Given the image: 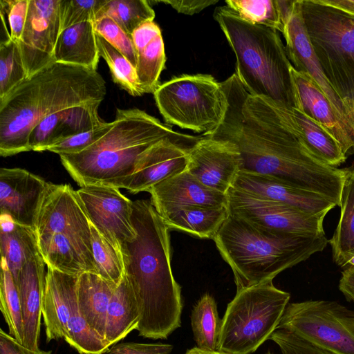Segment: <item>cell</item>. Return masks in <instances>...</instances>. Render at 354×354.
<instances>
[{
  "label": "cell",
  "mask_w": 354,
  "mask_h": 354,
  "mask_svg": "<svg viewBox=\"0 0 354 354\" xmlns=\"http://www.w3.org/2000/svg\"><path fill=\"white\" fill-rule=\"evenodd\" d=\"M147 192L162 218L189 207L227 205L226 194L204 185L187 169L152 186Z\"/></svg>",
  "instance_id": "18"
},
{
  "label": "cell",
  "mask_w": 354,
  "mask_h": 354,
  "mask_svg": "<svg viewBox=\"0 0 354 354\" xmlns=\"http://www.w3.org/2000/svg\"><path fill=\"white\" fill-rule=\"evenodd\" d=\"M156 106L168 124L207 133L222 122L228 105L221 82L207 74H184L159 85Z\"/></svg>",
  "instance_id": "9"
},
{
  "label": "cell",
  "mask_w": 354,
  "mask_h": 354,
  "mask_svg": "<svg viewBox=\"0 0 354 354\" xmlns=\"http://www.w3.org/2000/svg\"><path fill=\"white\" fill-rule=\"evenodd\" d=\"M137 53L136 66L142 93H153L159 86V78L166 61L164 41L159 27L141 32L133 38Z\"/></svg>",
  "instance_id": "30"
},
{
  "label": "cell",
  "mask_w": 354,
  "mask_h": 354,
  "mask_svg": "<svg viewBox=\"0 0 354 354\" xmlns=\"http://www.w3.org/2000/svg\"><path fill=\"white\" fill-rule=\"evenodd\" d=\"M189 149L171 139L156 143L138 159L125 189L131 194L147 192L157 183L185 171Z\"/></svg>",
  "instance_id": "19"
},
{
  "label": "cell",
  "mask_w": 354,
  "mask_h": 354,
  "mask_svg": "<svg viewBox=\"0 0 354 354\" xmlns=\"http://www.w3.org/2000/svg\"><path fill=\"white\" fill-rule=\"evenodd\" d=\"M227 196L229 214L256 226L282 234L325 236L326 215L311 214L233 187Z\"/></svg>",
  "instance_id": "11"
},
{
  "label": "cell",
  "mask_w": 354,
  "mask_h": 354,
  "mask_svg": "<svg viewBox=\"0 0 354 354\" xmlns=\"http://www.w3.org/2000/svg\"><path fill=\"white\" fill-rule=\"evenodd\" d=\"M233 187L285 203L314 215H326L336 204L330 198L283 183L275 178L239 171Z\"/></svg>",
  "instance_id": "21"
},
{
  "label": "cell",
  "mask_w": 354,
  "mask_h": 354,
  "mask_svg": "<svg viewBox=\"0 0 354 354\" xmlns=\"http://www.w3.org/2000/svg\"><path fill=\"white\" fill-rule=\"evenodd\" d=\"M172 349L171 344L124 342L112 346L104 354H169Z\"/></svg>",
  "instance_id": "45"
},
{
  "label": "cell",
  "mask_w": 354,
  "mask_h": 354,
  "mask_svg": "<svg viewBox=\"0 0 354 354\" xmlns=\"http://www.w3.org/2000/svg\"><path fill=\"white\" fill-rule=\"evenodd\" d=\"M277 328L334 354H354V312L336 301L289 304Z\"/></svg>",
  "instance_id": "10"
},
{
  "label": "cell",
  "mask_w": 354,
  "mask_h": 354,
  "mask_svg": "<svg viewBox=\"0 0 354 354\" xmlns=\"http://www.w3.org/2000/svg\"><path fill=\"white\" fill-rule=\"evenodd\" d=\"M221 83L228 102L225 117L203 137L232 143L240 156V171L275 178L339 206L347 170L313 156L266 100L249 94L235 73Z\"/></svg>",
  "instance_id": "1"
},
{
  "label": "cell",
  "mask_w": 354,
  "mask_h": 354,
  "mask_svg": "<svg viewBox=\"0 0 354 354\" xmlns=\"http://www.w3.org/2000/svg\"><path fill=\"white\" fill-rule=\"evenodd\" d=\"M106 0H61V31L72 26L93 21Z\"/></svg>",
  "instance_id": "41"
},
{
  "label": "cell",
  "mask_w": 354,
  "mask_h": 354,
  "mask_svg": "<svg viewBox=\"0 0 354 354\" xmlns=\"http://www.w3.org/2000/svg\"><path fill=\"white\" fill-rule=\"evenodd\" d=\"M266 354H272V353H266Z\"/></svg>",
  "instance_id": "53"
},
{
  "label": "cell",
  "mask_w": 354,
  "mask_h": 354,
  "mask_svg": "<svg viewBox=\"0 0 354 354\" xmlns=\"http://www.w3.org/2000/svg\"><path fill=\"white\" fill-rule=\"evenodd\" d=\"M77 277L47 266L42 304L47 343L64 339L68 335L69 321L77 306Z\"/></svg>",
  "instance_id": "22"
},
{
  "label": "cell",
  "mask_w": 354,
  "mask_h": 354,
  "mask_svg": "<svg viewBox=\"0 0 354 354\" xmlns=\"http://www.w3.org/2000/svg\"><path fill=\"white\" fill-rule=\"evenodd\" d=\"M48 185L44 178L24 169L1 168V215L35 230Z\"/></svg>",
  "instance_id": "17"
},
{
  "label": "cell",
  "mask_w": 354,
  "mask_h": 354,
  "mask_svg": "<svg viewBox=\"0 0 354 354\" xmlns=\"http://www.w3.org/2000/svg\"><path fill=\"white\" fill-rule=\"evenodd\" d=\"M317 3L339 10L354 17V0H315Z\"/></svg>",
  "instance_id": "49"
},
{
  "label": "cell",
  "mask_w": 354,
  "mask_h": 354,
  "mask_svg": "<svg viewBox=\"0 0 354 354\" xmlns=\"http://www.w3.org/2000/svg\"><path fill=\"white\" fill-rule=\"evenodd\" d=\"M213 240L233 272L237 290L272 281L328 243L325 236L278 233L230 214Z\"/></svg>",
  "instance_id": "5"
},
{
  "label": "cell",
  "mask_w": 354,
  "mask_h": 354,
  "mask_svg": "<svg viewBox=\"0 0 354 354\" xmlns=\"http://www.w3.org/2000/svg\"><path fill=\"white\" fill-rule=\"evenodd\" d=\"M347 119L351 136L354 141V105L347 110Z\"/></svg>",
  "instance_id": "51"
},
{
  "label": "cell",
  "mask_w": 354,
  "mask_h": 354,
  "mask_svg": "<svg viewBox=\"0 0 354 354\" xmlns=\"http://www.w3.org/2000/svg\"><path fill=\"white\" fill-rule=\"evenodd\" d=\"M270 339L279 346L282 354H334L284 329L277 328Z\"/></svg>",
  "instance_id": "43"
},
{
  "label": "cell",
  "mask_w": 354,
  "mask_h": 354,
  "mask_svg": "<svg viewBox=\"0 0 354 354\" xmlns=\"http://www.w3.org/2000/svg\"><path fill=\"white\" fill-rule=\"evenodd\" d=\"M0 354H51V351L30 350L17 342L9 333L1 329Z\"/></svg>",
  "instance_id": "47"
},
{
  "label": "cell",
  "mask_w": 354,
  "mask_h": 354,
  "mask_svg": "<svg viewBox=\"0 0 354 354\" xmlns=\"http://www.w3.org/2000/svg\"><path fill=\"white\" fill-rule=\"evenodd\" d=\"M228 216L227 205L194 206L179 209L162 218L169 230L199 239H214Z\"/></svg>",
  "instance_id": "31"
},
{
  "label": "cell",
  "mask_w": 354,
  "mask_h": 354,
  "mask_svg": "<svg viewBox=\"0 0 354 354\" xmlns=\"http://www.w3.org/2000/svg\"><path fill=\"white\" fill-rule=\"evenodd\" d=\"M291 77L295 108L320 124L340 144L344 152L354 151V142L344 125L335 115L328 98L313 78L292 66Z\"/></svg>",
  "instance_id": "23"
},
{
  "label": "cell",
  "mask_w": 354,
  "mask_h": 354,
  "mask_svg": "<svg viewBox=\"0 0 354 354\" xmlns=\"http://www.w3.org/2000/svg\"><path fill=\"white\" fill-rule=\"evenodd\" d=\"M339 207V221L328 242L334 261L341 266L343 260L354 252V169L346 171Z\"/></svg>",
  "instance_id": "32"
},
{
  "label": "cell",
  "mask_w": 354,
  "mask_h": 354,
  "mask_svg": "<svg viewBox=\"0 0 354 354\" xmlns=\"http://www.w3.org/2000/svg\"><path fill=\"white\" fill-rule=\"evenodd\" d=\"M169 5L178 12L185 15H192L200 12L205 8L214 5L218 2V0H166L158 1Z\"/></svg>",
  "instance_id": "46"
},
{
  "label": "cell",
  "mask_w": 354,
  "mask_h": 354,
  "mask_svg": "<svg viewBox=\"0 0 354 354\" xmlns=\"http://www.w3.org/2000/svg\"><path fill=\"white\" fill-rule=\"evenodd\" d=\"M302 12L324 74L347 117L354 105V17L315 0H302Z\"/></svg>",
  "instance_id": "8"
},
{
  "label": "cell",
  "mask_w": 354,
  "mask_h": 354,
  "mask_svg": "<svg viewBox=\"0 0 354 354\" xmlns=\"http://www.w3.org/2000/svg\"><path fill=\"white\" fill-rule=\"evenodd\" d=\"M111 122L91 130L84 131L58 140L49 145L46 151L59 155L79 153L99 140L110 129Z\"/></svg>",
  "instance_id": "42"
},
{
  "label": "cell",
  "mask_w": 354,
  "mask_h": 354,
  "mask_svg": "<svg viewBox=\"0 0 354 354\" xmlns=\"http://www.w3.org/2000/svg\"><path fill=\"white\" fill-rule=\"evenodd\" d=\"M185 354H227L218 351H206L201 349L197 346L188 349Z\"/></svg>",
  "instance_id": "50"
},
{
  "label": "cell",
  "mask_w": 354,
  "mask_h": 354,
  "mask_svg": "<svg viewBox=\"0 0 354 354\" xmlns=\"http://www.w3.org/2000/svg\"><path fill=\"white\" fill-rule=\"evenodd\" d=\"M27 78L17 41L0 43V99Z\"/></svg>",
  "instance_id": "39"
},
{
  "label": "cell",
  "mask_w": 354,
  "mask_h": 354,
  "mask_svg": "<svg viewBox=\"0 0 354 354\" xmlns=\"http://www.w3.org/2000/svg\"><path fill=\"white\" fill-rule=\"evenodd\" d=\"M214 17L236 56L235 74L248 93L295 108L292 65L277 30L251 24L227 6L216 8Z\"/></svg>",
  "instance_id": "6"
},
{
  "label": "cell",
  "mask_w": 354,
  "mask_h": 354,
  "mask_svg": "<svg viewBox=\"0 0 354 354\" xmlns=\"http://www.w3.org/2000/svg\"><path fill=\"white\" fill-rule=\"evenodd\" d=\"M290 297L272 281L237 290L221 319L217 351L253 353L277 329Z\"/></svg>",
  "instance_id": "7"
},
{
  "label": "cell",
  "mask_w": 354,
  "mask_h": 354,
  "mask_svg": "<svg viewBox=\"0 0 354 354\" xmlns=\"http://www.w3.org/2000/svg\"><path fill=\"white\" fill-rule=\"evenodd\" d=\"M102 102L66 108L41 120L28 136L30 151H44L53 143L103 124L98 114Z\"/></svg>",
  "instance_id": "20"
},
{
  "label": "cell",
  "mask_w": 354,
  "mask_h": 354,
  "mask_svg": "<svg viewBox=\"0 0 354 354\" xmlns=\"http://www.w3.org/2000/svg\"><path fill=\"white\" fill-rule=\"evenodd\" d=\"M35 230L36 234H54L71 240L94 261L91 223L76 190L71 185L49 183Z\"/></svg>",
  "instance_id": "12"
},
{
  "label": "cell",
  "mask_w": 354,
  "mask_h": 354,
  "mask_svg": "<svg viewBox=\"0 0 354 354\" xmlns=\"http://www.w3.org/2000/svg\"><path fill=\"white\" fill-rule=\"evenodd\" d=\"M188 153L187 170L204 185L227 194L241 168L235 147L227 141L202 136Z\"/></svg>",
  "instance_id": "16"
},
{
  "label": "cell",
  "mask_w": 354,
  "mask_h": 354,
  "mask_svg": "<svg viewBox=\"0 0 354 354\" xmlns=\"http://www.w3.org/2000/svg\"><path fill=\"white\" fill-rule=\"evenodd\" d=\"M91 245L97 274L102 279L119 284L124 274V266L120 253L91 223Z\"/></svg>",
  "instance_id": "38"
},
{
  "label": "cell",
  "mask_w": 354,
  "mask_h": 354,
  "mask_svg": "<svg viewBox=\"0 0 354 354\" xmlns=\"http://www.w3.org/2000/svg\"><path fill=\"white\" fill-rule=\"evenodd\" d=\"M30 0H1V11L6 14L11 39L19 41L24 31Z\"/></svg>",
  "instance_id": "44"
},
{
  "label": "cell",
  "mask_w": 354,
  "mask_h": 354,
  "mask_svg": "<svg viewBox=\"0 0 354 354\" xmlns=\"http://www.w3.org/2000/svg\"><path fill=\"white\" fill-rule=\"evenodd\" d=\"M0 310L8 325L9 334L23 344L24 324L18 288L7 264L1 259Z\"/></svg>",
  "instance_id": "34"
},
{
  "label": "cell",
  "mask_w": 354,
  "mask_h": 354,
  "mask_svg": "<svg viewBox=\"0 0 354 354\" xmlns=\"http://www.w3.org/2000/svg\"><path fill=\"white\" fill-rule=\"evenodd\" d=\"M46 263L39 254L28 261L17 281L22 308L24 339L23 345L38 351L42 304L46 283Z\"/></svg>",
  "instance_id": "25"
},
{
  "label": "cell",
  "mask_w": 354,
  "mask_h": 354,
  "mask_svg": "<svg viewBox=\"0 0 354 354\" xmlns=\"http://www.w3.org/2000/svg\"><path fill=\"white\" fill-rule=\"evenodd\" d=\"M100 57L93 21L81 23L62 30L53 54L55 62L95 71Z\"/></svg>",
  "instance_id": "27"
},
{
  "label": "cell",
  "mask_w": 354,
  "mask_h": 354,
  "mask_svg": "<svg viewBox=\"0 0 354 354\" xmlns=\"http://www.w3.org/2000/svg\"><path fill=\"white\" fill-rule=\"evenodd\" d=\"M118 285L91 272H84L77 277L76 296L79 313L104 342L108 308Z\"/></svg>",
  "instance_id": "26"
},
{
  "label": "cell",
  "mask_w": 354,
  "mask_h": 354,
  "mask_svg": "<svg viewBox=\"0 0 354 354\" xmlns=\"http://www.w3.org/2000/svg\"><path fill=\"white\" fill-rule=\"evenodd\" d=\"M106 82L95 70L53 62L0 99V155L29 151L31 129L45 117L68 107L102 102Z\"/></svg>",
  "instance_id": "3"
},
{
  "label": "cell",
  "mask_w": 354,
  "mask_h": 354,
  "mask_svg": "<svg viewBox=\"0 0 354 354\" xmlns=\"http://www.w3.org/2000/svg\"><path fill=\"white\" fill-rule=\"evenodd\" d=\"M278 6L288 59L297 71L307 73L318 84L353 140L344 106L324 75L308 36L303 17L302 0H278Z\"/></svg>",
  "instance_id": "13"
},
{
  "label": "cell",
  "mask_w": 354,
  "mask_h": 354,
  "mask_svg": "<svg viewBox=\"0 0 354 354\" xmlns=\"http://www.w3.org/2000/svg\"><path fill=\"white\" fill-rule=\"evenodd\" d=\"M1 259L7 264L17 283L26 263L41 254L35 230L0 216Z\"/></svg>",
  "instance_id": "28"
},
{
  "label": "cell",
  "mask_w": 354,
  "mask_h": 354,
  "mask_svg": "<svg viewBox=\"0 0 354 354\" xmlns=\"http://www.w3.org/2000/svg\"><path fill=\"white\" fill-rule=\"evenodd\" d=\"M221 323L214 299L205 294L194 305L191 315L192 328L198 348L217 350Z\"/></svg>",
  "instance_id": "33"
},
{
  "label": "cell",
  "mask_w": 354,
  "mask_h": 354,
  "mask_svg": "<svg viewBox=\"0 0 354 354\" xmlns=\"http://www.w3.org/2000/svg\"><path fill=\"white\" fill-rule=\"evenodd\" d=\"M96 34L102 37L122 53L136 68L137 53L131 36L127 34L111 18L102 15L93 21Z\"/></svg>",
  "instance_id": "40"
},
{
  "label": "cell",
  "mask_w": 354,
  "mask_h": 354,
  "mask_svg": "<svg viewBox=\"0 0 354 354\" xmlns=\"http://www.w3.org/2000/svg\"><path fill=\"white\" fill-rule=\"evenodd\" d=\"M76 192L90 223L122 254L124 245L136 238L133 201L109 186L86 185Z\"/></svg>",
  "instance_id": "14"
},
{
  "label": "cell",
  "mask_w": 354,
  "mask_h": 354,
  "mask_svg": "<svg viewBox=\"0 0 354 354\" xmlns=\"http://www.w3.org/2000/svg\"><path fill=\"white\" fill-rule=\"evenodd\" d=\"M265 99L316 158L335 167L346 160V154L340 144L320 124L296 108L286 107Z\"/></svg>",
  "instance_id": "24"
},
{
  "label": "cell",
  "mask_w": 354,
  "mask_h": 354,
  "mask_svg": "<svg viewBox=\"0 0 354 354\" xmlns=\"http://www.w3.org/2000/svg\"><path fill=\"white\" fill-rule=\"evenodd\" d=\"M201 138L174 131L170 124L140 109H118L110 129L99 140L79 153L59 158L80 187L125 189L137 161L153 145L171 139L191 148Z\"/></svg>",
  "instance_id": "4"
},
{
  "label": "cell",
  "mask_w": 354,
  "mask_h": 354,
  "mask_svg": "<svg viewBox=\"0 0 354 354\" xmlns=\"http://www.w3.org/2000/svg\"><path fill=\"white\" fill-rule=\"evenodd\" d=\"M96 41L100 56L106 62L113 82L132 96L142 95L143 93L133 65L117 48L97 34Z\"/></svg>",
  "instance_id": "36"
},
{
  "label": "cell",
  "mask_w": 354,
  "mask_h": 354,
  "mask_svg": "<svg viewBox=\"0 0 354 354\" xmlns=\"http://www.w3.org/2000/svg\"><path fill=\"white\" fill-rule=\"evenodd\" d=\"M225 3L243 20L283 33L284 27L277 0H227Z\"/></svg>",
  "instance_id": "37"
},
{
  "label": "cell",
  "mask_w": 354,
  "mask_h": 354,
  "mask_svg": "<svg viewBox=\"0 0 354 354\" xmlns=\"http://www.w3.org/2000/svg\"><path fill=\"white\" fill-rule=\"evenodd\" d=\"M61 0H30L26 21L18 41L27 77L53 62L61 32Z\"/></svg>",
  "instance_id": "15"
},
{
  "label": "cell",
  "mask_w": 354,
  "mask_h": 354,
  "mask_svg": "<svg viewBox=\"0 0 354 354\" xmlns=\"http://www.w3.org/2000/svg\"><path fill=\"white\" fill-rule=\"evenodd\" d=\"M102 15L111 18L131 36L141 24L153 21L155 12L146 0H106L95 19Z\"/></svg>",
  "instance_id": "35"
},
{
  "label": "cell",
  "mask_w": 354,
  "mask_h": 354,
  "mask_svg": "<svg viewBox=\"0 0 354 354\" xmlns=\"http://www.w3.org/2000/svg\"><path fill=\"white\" fill-rule=\"evenodd\" d=\"M140 311L131 284L125 274L118 285L109 302L104 340L108 348L118 343L136 330L140 321Z\"/></svg>",
  "instance_id": "29"
},
{
  "label": "cell",
  "mask_w": 354,
  "mask_h": 354,
  "mask_svg": "<svg viewBox=\"0 0 354 354\" xmlns=\"http://www.w3.org/2000/svg\"><path fill=\"white\" fill-rule=\"evenodd\" d=\"M351 265L354 266V252L348 255L342 261L341 266Z\"/></svg>",
  "instance_id": "52"
},
{
  "label": "cell",
  "mask_w": 354,
  "mask_h": 354,
  "mask_svg": "<svg viewBox=\"0 0 354 354\" xmlns=\"http://www.w3.org/2000/svg\"><path fill=\"white\" fill-rule=\"evenodd\" d=\"M339 289L348 301L354 302V266L342 272Z\"/></svg>",
  "instance_id": "48"
},
{
  "label": "cell",
  "mask_w": 354,
  "mask_h": 354,
  "mask_svg": "<svg viewBox=\"0 0 354 354\" xmlns=\"http://www.w3.org/2000/svg\"><path fill=\"white\" fill-rule=\"evenodd\" d=\"M136 238L122 248L124 274L140 311V336L165 339L180 326L181 289L171 267L169 229L149 200L133 201Z\"/></svg>",
  "instance_id": "2"
}]
</instances>
